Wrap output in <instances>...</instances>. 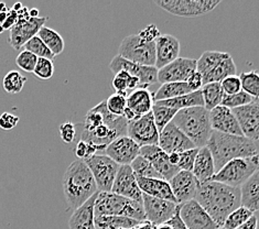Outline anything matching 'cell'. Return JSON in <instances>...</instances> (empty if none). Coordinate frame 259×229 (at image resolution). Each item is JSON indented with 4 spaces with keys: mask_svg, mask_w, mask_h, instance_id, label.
<instances>
[{
    "mask_svg": "<svg viewBox=\"0 0 259 229\" xmlns=\"http://www.w3.org/2000/svg\"><path fill=\"white\" fill-rule=\"evenodd\" d=\"M143 206L146 220L152 222L155 226L166 224L179 209L177 203L156 199L146 194H143Z\"/></svg>",
    "mask_w": 259,
    "mask_h": 229,
    "instance_id": "cell-12",
    "label": "cell"
},
{
    "mask_svg": "<svg viewBox=\"0 0 259 229\" xmlns=\"http://www.w3.org/2000/svg\"><path fill=\"white\" fill-rule=\"evenodd\" d=\"M112 193L143 204V192L139 188L137 177L131 165H120L115 178Z\"/></svg>",
    "mask_w": 259,
    "mask_h": 229,
    "instance_id": "cell-16",
    "label": "cell"
},
{
    "mask_svg": "<svg viewBox=\"0 0 259 229\" xmlns=\"http://www.w3.org/2000/svg\"><path fill=\"white\" fill-rule=\"evenodd\" d=\"M255 215L254 212L245 206H239L234 212H232L227 216V218L224 221V225L222 228L224 229H236L244 222L247 221L250 217Z\"/></svg>",
    "mask_w": 259,
    "mask_h": 229,
    "instance_id": "cell-40",
    "label": "cell"
},
{
    "mask_svg": "<svg viewBox=\"0 0 259 229\" xmlns=\"http://www.w3.org/2000/svg\"><path fill=\"white\" fill-rule=\"evenodd\" d=\"M206 147L212 153L217 172L234 159L259 156V142L244 135L212 131Z\"/></svg>",
    "mask_w": 259,
    "mask_h": 229,
    "instance_id": "cell-2",
    "label": "cell"
},
{
    "mask_svg": "<svg viewBox=\"0 0 259 229\" xmlns=\"http://www.w3.org/2000/svg\"><path fill=\"white\" fill-rule=\"evenodd\" d=\"M19 120V117L14 114L4 113L3 115H0V129L9 131V130L14 129L18 125Z\"/></svg>",
    "mask_w": 259,
    "mask_h": 229,
    "instance_id": "cell-51",
    "label": "cell"
},
{
    "mask_svg": "<svg viewBox=\"0 0 259 229\" xmlns=\"http://www.w3.org/2000/svg\"><path fill=\"white\" fill-rule=\"evenodd\" d=\"M155 105L153 94L148 88H138L127 97V107L124 117L127 121H132L152 111Z\"/></svg>",
    "mask_w": 259,
    "mask_h": 229,
    "instance_id": "cell-19",
    "label": "cell"
},
{
    "mask_svg": "<svg viewBox=\"0 0 259 229\" xmlns=\"http://www.w3.org/2000/svg\"><path fill=\"white\" fill-rule=\"evenodd\" d=\"M155 4L171 15L199 17L214 10L221 0H156Z\"/></svg>",
    "mask_w": 259,
    "mask_h": 229,
    "instance_id": "cell-10",
    "label": "cell"
},
{
    "mask_svg": "<svg viewBox=\"0 0 259 229\" xmlns=\"http://www.w3.org/2000/svg\"><path fill=\"white\" fill-rule=\"evenodd\" d=\"M197 152H199V148H194V149H190V150L179 153L180 159H179L178 169L180 171L192 172Z\"/></svg>",
    "mask_w": 259,
    "mask_h": 229,
    "instance_id": "cell-47",
    "label": "cell"
},
{
    "mask_svg": "<svg viewBox=\"0 0 259 229\" xmlns=\"http://www.w3.org/2000/svg\"><path fill=\"white\" fill-rule=\"evenodd\" d=\"M133 229H134V228H133Z\"/></svg>",
    "mask_w": 259,
    "mask_h": 229,
    "instance_id": "cell-60",
    "label": "cell"
},
{
    "mask_svg": "<svg viewBox=\"0 0 259 229\" xmlns=\"http://www.w3.org/2000/svg\"><path fill=\"white\" fill-rule=\"evenodd\" d=\"M196 71V60L188 58H178L172 63L165 65L158 71V82L184 83Z\"/></svg>",
    "mask_w": 259,
    "mask_h": 229,
    "instance_id": "cell-15",
    "label": "cell"
},
{
    "mask_svg": "<svg viewBox=\"0 0 259 229\" xmlns=\"http://www.w3.org/2000/svg\"><path fill=\"white\" fill-rule=\"evenodd\" d=\"M75 154L78 160L84 161L95 156V154H100V150H98V148L96 146L91 144V142L79 140L75 147Z\"/></svg>",
    "mask_w": 259,
    "mask_h": 229,
    "instance_id": "cell-48",
    "label": "cell"
},
{
    "mask_svg": "<svg viewBox=\"0 0 259 229\" xmlns=\"http://www.w3.org/2000/svg\"><path fill=\"white\" fill-rule=\"evenodd\" d=\"M33 74L40 79H45V80L50 79L54 74L53 61L49 59H42V58L38 59Z\"/></svg>",
    "mask_w": 259,
    "mask_h": 229,
    "instance_id": "cell-46",
    "label": "cell"
},
{
    "mask_svg": "<svg viewBox=\"0 0 259 229\" xmlns=\"http://www.w3.org/2000/svg\"><path fill=\"white\" fill-rule=\"evenodd\" d=\"M7 16H8V12H0V23H4L6 21Z\"/></svg>",
    "mask_w": 259,
    "mask_h": 229,
    "instance_id": "cell-57",
    "label": "cell"
},
{
    "mask_svg": "<svg viewBox=\"0 0 259 229\" xmlns=\"http://www.w3.org/2000/svg\"><path fill=\"white\" fill-rule=\"evenodd\" d=\"M203 101H204V107L211 111L212 109L221 106L223 102L224 91L221 87L220 83H209L205 84L202 87Z\"/></svg>",
    "mask_w": 259,
    "mask_h": 229,
    "instance_id": "cell-36",
    "label": "cell"
},
{
    "mask_svg": "<svg viewBox=\"0 0 259 229\" xmlns=\"http://www.w3.org/2000/svg\"><path fill=\"white\" fill-rule=\"evenodd\" d=\"M47 20L48 18L30 17L28 8L18 10V20L10 28L9 44L15 50H20L30 39L38 35L40 29L45 27Z\"/></svg>",
    "mask_w": 259,
    "mask_h": 229,
    "instance_id": "cell-7",
    "label": "cell"
},
{
    "mask_svg": "<svg viewBox=\"0 0 259 229\" xmlns=\"http://www.w3.org/2000/svg\"><path fill=\"white\" fill-rule=\"evenodd\" d=\"M140 156L149 161L160 176L168 182L180 171L170 163L169 154H166L159 146L141 147Z\"/></svg>",
    "mask_w": 259,
    "mask_h": 229,
    "instance_id": "cell-22",
    "label": "cell"
},
{
    "mask_svg": "<svg viewBox=\"0 0 259 229\" xmlns=\"http://www.w3.org/2000/svg\"><path fill=\"white\" fill-rule=\"evenodd\" d=\"M103 154L112 159L119 165H131L140 156V147L128 137L122 135L107 146Z\"/></svg>",
    "mask_w": 259,
    "mask_h": 229,
    "instance_id": "cell-17",
    "label": "cell"
},
{
    "mask_svg": "<svg viewBox=\"0 0 259 229\" xmlns=\"http://www.w3.org/2000/svg\"><path fill=\"white\" fill-rule=\"evenodd\" d=\"M240 83H242V90L247 93L254 100L259 98V72L249 71L243 72L239 75Z\"/></svg>",
    "mask_w": 259,
    "mask_h": 229,
    "instance_id": "cell-38",
    "label": "cell"
},
{
    "mask_svg": "<svg viewBox=\"0 0 259 229\" xmlns=\"http://www.w3.org/2000/svg\"><path fill=\"white\" fill-rule=\"evenodd\" d=\"M221 229H224V228H221Z\"/></svg>",
    "mask_w": 259,
    "mask_h": 229,
    "instance_id": "cell-59",
    "label": "cell"
},
{
    "mask_svg": "<svg viewBox=\"0 0 259 229\" xmlns=\"http://www.w3.org/2000/svg\"><path fill=\"white\" fill-rule=\"evenodd\" d=\"M156 104L162 105V106H166L177 110H182V109L192 108V107H204V101H203L202 90L192 91L190 93V94L174 98V100L157 102Z\"/></svg>",
    "mask_w": 259,
    "mask_h": 229,
    "instance_id": "cell-31",
    "label": "cell"
},
{
    "mask_svg": "<svg viewBox=\"0 0 259 229\" xmlns=\"http://www.w3.org/2000/svg\"><path fill=\"white\" fill-rule=\"evenodd\" d=\"M192 173L200 184L211 181L215 173H217L213 156L207 147L199 148V152L196 154Z\"/></svg>",
    "mask_w": 259,
    "mask_h": 229,
    "instance_id": "cell-27",
    "label": "cell"
},
{
    "mask_svg": "<svg viewBox=\"0 0 259 229\" xmlns=\"http://www.w3.org/2000/svg\"><path fill=\"white\" fill-rule=\"evenodd\" d=\"M140 221L120 216H95L96 229H133Z\"/></svg>",
    "mask_w": 259,
    "mask_h": 229,
    "instance_id": "cell-33",
    "label": "cell"
},
{
    "mask_svg": "<svg viewBox=\"0 0 259 229\" xmlns=\"http://www.w3.org/2000/svg\"><path fill=\"white\" fill-rule=\"evenodd\" d=\"M136 177H137V182L143 194L156 197V199L177 203L168 181H165L163 178H150L141 176Z\"/></svg>",
    "mask_w": 259,
    "mask_h": 229,
    "instance_id": "cell-25",
    "label": "cell"
},
{
    "mask_svg": "<svg viewBox=\"0 0 259 229\" xmlns=\"http://www.w3.org/2000/svg\"><path fill=\"white\" fill-rule=\"evenodd\" d=\"M259 170V156L234 159L215 173L211 181L220 182L232 188L240 189L249 177Z\"/></svg>",
    "mask_w": 259,
    "mask_h": 229,
    "instance_id": "cell-6",
    "label": "cell"
},
{
    "mask_svg": "<svg viewBox=\"0 0 259 229\" xmlns=\"http://www.w3.org/2000/svg\"><path fill=\"white\" fill-rule=\"evenodd\" d=\"M158 146L166 153L183 152L194 149L195 146L174 122H170L159 134Z\"/></svg>",
    "mask_w": 259,
    "mask_h": 229,
    "instance_id": "cell-18",
    "label": "cell"
},
{
    "mask_svg": "<svg viewBox=\"0 0 259 229\" xmlns=\"http://www.w3.org/2000/svg\"><path fill=\"white\" fill-rule=\"evenodd\" d=\"M60 137L64 144H72L76 138V127L71 121H65L60 126Z\"/></svg>",
    "mask_w": 259,
    "mask_h": 229,
    "instance_id": "cell-50",
    "label": "cell"
},
{
    "mask_svg": "<svg viewBox=\"0 0 259 229\" xmlns=\"http://www.w3.org/2000/svg\"><path fill=\"white\" fill-rule=\"evenodd\" d=\"M209 120L213 131L227 134L243 135L242 129L239 127L236 116L233 110L225 106H218L209 111Z\"/></svg>",
    "mask_w": 259,
    "mask_h": 229,
    "instance_id": "cell-23",
    "label": "cell"
},
{
    "mask_svg": "<svg viewBox=\"0 0 259 229\" xmlns=\"http://www.w3.org/2000/svg\"><path fill=\"white\" fill-rule=\"evenodd\" d=\"M138 35L146 42H155L161 35V33H160L156 24H149L144 30H141Z\"/></svg>",
    "mask_w": 259,
    "mask_h": 229,
    "instance_id": "cell-52",
    "label": "cell"
},
{
    "mask_svg": "<svg viewBox=\"0 0 259 229\" xmlns=\"http://www.w3.org/2000/svg\"><path fill=\"white\" fill-rule=\"evenodd\" d=\"M180 205H179V209L178 212L175 214L174 217H172L168 222H166V225L170 226L171 229H188L187 225L184 224V221L182 220L181 216H180Z\"/></svg>",
    "mask_w": 259,
    "mask_h": 229,
    "instance_id": "cell-54",
    "label": "cell"
},
{
    "mask_svg": "<svg viewBox=\"0 0 259 229\" xmlns=\"http://www.w3.org/2000/svg\"><path fill=\"white\" fill-rule=\"evenodd\" d=\"M169 184L171 187L172 193H174L176 197L177 203L179 205H181V204L194 200L200 183L197 182V179L193 175L192 172L179 171L170 179Z\"/></svg>",
    "mask_w": 259,
    "mask_h": 229,
    "instance_id": "cell-21",
    "label": "cell"
},
{
    "mask_svg": "<svg viewBox=\"0 0 259 229\" xmlns=\"http://www.w3.org/2000/svg\"><path fill=\"white\" fill-rule=\"evenodd\" d=\"M237 66L234 62L232 55L226 58L221 62L220 64L214 67L213 70L206 73L205 75H203V82L205 84L209 83H221L222 80L225 79L228 76L236 75Z\"/></svg>",
    "mask_w": 259,
    "mask_h": 229,
    "instance_id": "cell-29",
    "label": "cell"
},
{
    "mask_svg": "<svg viewBox=\"0 0 259 229\" xmlns=\"http://www.w3.org/2000/svg\"><path fill=\"white\" fill-rule=\"evenodd\" d=\"M242 206L247 207L251 212L259 210V170L252 174L247 182L240 188Z\"/></svg>",
    "mask_w": 259,
    "mask_h": 229,
    "instance_id": "cell-28",
    "label": "cell"
},
{
    "mask_svg": "<svg viewBox=\"0 0 259 229\" xmlns=\"http://www.w3.org/2000/svg\"><path fill=\"white\" fill-rule=\"evenodd\" d=\"M38 58L29 51H21L16 58V64L19 69L27 73H33Z\"/></svg>",
    "mask_w": 259,
    "mask_h": 229,
    "instance_id": "cell-45",
    "label": "cell"
},
{
    "mask_svg": "<svg viewBox=\"0 0 259 229\" xmlns=\"http://www.w3.org/2000/svg\"><path fill=\"white\" fill-rule=\"evenodd\" d=\"M62 189L67 205L73 210L98 193L94 176L83 160H76L69 165L62 178Z\"/></svg>",
    "mask_w": 259,
    "mask_h": 229,
    "instance_id": "cell-3",
    "label": "cell"
},
{
    "mask_svg": "<svg viewBox=\"0 0 259 229\" xmlns=\"http://www.w3.org/2000/svg\"><path fill=\"white\" fill-rule=\"evenodd\" d=\"M157 229H171V227H170V226H168L166 224H163V225L157 226Z\"/></svg>",
    "mask_w": 259,
    "mask_h": 229,
    "instance_id": "cell-58",
    "label": "cell"
},
{
    "mask_svg": "<svg viewBox=\"0 0 259 229\" xmlns=\"http://www.w3.org/2000/svg\"><path fill=\"white\" fill-rule=\"evenodd\" d=\"M180 216L188 229H221L195 200L180 205Z\"/></svg>",
    "mask_w": 259,
    "mask_h": 229,
    "instance_id": "cell-14",
    "label": "cell"
},
{
    "mask_svg": "<svg viewBox=\"0 0 259 229\" xmlns=\"http://www.w3.org/2000/svg\"><path fill=\"white\" fill-rule=\"evenodd\" d=\"M84 162L94 176L98 192H112L120 165L105 154H95Z\"/></svg>",
    "mask_w": 259,
    "mask_h": 229,
    "instance_id": "cell-9",
    "label": "cell"
},
{
    "mask_svg": "<svg viewBox=\"0 0 259 229\" xmlns=\"http://www.w3.org/2000/svg\"><path fill=\"white\" fill-rule=\"evenodd\" d=\"M113 88L115 89L116 94L128 97L132 91L138 88H148V86L144 85L137 77L132 76L129 73L120 71L115 74L113 79Z\"/></svg>",
    "mask_w": 259,
    "mask_h": 229,
    "instance_id": "cell-30",
    "label": "cell"
},
{
    "mask_svg": "<svg viewBox=\"0 0 259 229\" xmlns=\"http://www.w3.org/2000/svg\"><path fill=\"white\" fill-rule=\"evenodd\" d=\"M118 55L134 63L155 66L156 65V43L146 42L138 34H131L121 41Z\"/></svg>",
    "mask_w": 259,
    "mask_h": 229,
    "instance_id": "cell-8",
    "label": "cell"
},
{
    "mask_svg": "<svg viewBox=\"0 0 259 229\" xmlns=\"http://www.w3.org/2000/svg\"><path fill=\"white\" fill-rule=\"evenodd\" d=\"M159 130L156 126L152 111L139 118L128 121L127 135L140 148L145 146H158Z\"/></svg>",
    "mask_w": 259,
    "mask_h": 229,
    "instance_id": "cell-11",
    "label": "cell"
},
{
    "mask_svg": "<svg viewBox=\"0 0 259 229\" xmlns=\"http://www.w3.org/2000/svg\"><path fill=\"white\" fill-rule=\"evenodd\" d=\"M27 83V77L18 71H10L3 79L4 89L9 94H19Z\"/></svg>",
    "mask_w": 259,
    "mask_h": 229,
    "instance_id": "cell-39",
    "label": "cell"
},
{
    "mask_svg": "<svg viewBox=\"0 0 259 229\" xmlns=\"http://www.w3.org/2000/svg\"><path fill=\"white\" fill-rule=\"evenodd\" d=\"M134 229H157V226H155L152 222L148 221V220H144L140 221L139 224L136 226Z\"/></svg>",
    "mask_w": 259,
    "mask_h": 229,
    "instance_id": "cell-56",
    "label": "cell"
},
{
    "mask_svg": "<svg viewBox=\"0 0 259 229\" xmlns=\"http://www.w3.org/2000/svg\"><path fill=\"white\" fill-rule=\"evenodd\" d=\"M243 135L259 142V102H252L246 106L233 109Z\"/></svg>",
    "mask_w": 259,
    "mask_h": 229,
    "instance_id": "cell-20",
    "label": "cell"
},
{
    "mask_svg": "<svg viewBox=\"0 0 259 229\" xmlns=\"http://www.w3.org/2000/svg\"><path fill=\"white\" fill-rule=\"evenodd\" d=\"M94 210L95 216H120L138 221L146 220L143 204L112 192H98Z\"/></svg>",
    "mask_w": 259,
    "mask_h": 229,
    "instance_id": "cell-5",
    "label": "cell"
},
{
    "mask_svg": "<svg viewBox=\"0 0 259 229\" xmlns=\"http://www.w3.org/2000/svg\"><path fill=\"white\" fill-rule=\"evenodd\" d=\"M187 83L189 85L190 89L192 91H197L201 90L203 86H204V82H203V76L202 74L199 73L197 71H195L192 75L189 77V79L187 80Z\"/></svg>",
    "mask_w": 259,
    "mask_h": 229,
    "instance_id": "cell-53",
    "label": "cell"
},
{
    "mask_svg": "<svg viewBox=\"0 0 259 229\" xmlns=\"http://www.w3.org/2000/svg\"><path fill=\"white\" fill-rule=\"evenodd\" d=\"M98 193L86 202L81 207L73 210L69 220L70 229H96L95 228V201Z\"/></svg>",
    "mask_w": 259,
    "mask_h": 229,
    "instance_id": "cell-26",
    "label": "cell"
},
{
    "mask_svg": "<svg viewBox=\"0 0 259 229\" xmlns=\"http://www.w3.org/2000/svg\"><path fill=\"white\" fill-rule=\"evenodd\" d=\"M257 227H258V219L254 215L252 217H250L247 221L244 222L243 225H240L236 229H257Z\"/></svg>",
    "mask_w": 259,
    "mask_h": 229,
    "instance_id": "cell-55",
    "label": "cell"
},
{
    "mask_svg": "<svg viewBox=\"0 0 259 229\" xmlns=\"http://www.w3.org/2000/svg\"><path fill=\"white\" fill-rule=\"evenodd\" d=\"M106 107L110 114L114 116L122 117L125 114V110L127 107V97L120 94H113L110 95L106 101Z\"/></svg>",
    "mask_w": 259,
    "mask_h": 229,
    "instance_id": "cell-44",
    "label": "cell"
},
{
    "mask_svg": "<svg viewBox=\"0 0 259 229\" xmlns=\"http://www.w3.org/2000/svg\"><path fill=\"white\" fill-rule=\"evenodd\" d=\"M132 169L136 176L141 177H150V178H162L159 173L153 168L152 164L147 159L141 156L135 159L134 162L131 164Z\"/></svg>",
    "mask_w": 259,
    "mask_h": 229,
    "instance_id": "cell-41",
    "label": "cell"
},
{
    "mask_svg": "<svg viewBox=\"0 0 259 229\" xmlns=\"http://www.w3.org/2000/svg\"><path fill=\"white\" fill-rule=\"evenodd\" d=\"M109 69L114 74H117L120 71H125L131 74L132 76L137 77L146 86H149L158 82L159 70L156 66H147L134 63V62L121 58L118 54L110 62Z\"/></svg>",
    "mask_w": 259,
    "mask_h": 229,
    "instance_id": "cell-13",
    "label": "cell"
},
{
    "mask_svg": "<svg viewBox=\"0 0 259 229\" xmlns=\"http://www.w3.org/2000/svg\"><path fill=\"white\" fill-rule=\"evenodd\" d=\"M178 111L179 110L177 109L162 106V105L155 103V105H153L152 107V115H153V118H155V122L159 132H161L170 122H172Z\"/></svg>",
    "mask_w": 259,
    "mask_h": 229,
    "instance_id": "cell-37",
    "label": "cell"
},
{
    "mask_svg": "<svg viewBox=\"0 0 259 229\" xmlns=\"http://www.w3.org/2000/svg\"><path fill=\"white\" fill-rule=\"evenodd\" d=\"M156 43V67L162 69L176 61L180 54V42L171 34H161L155 41Z\"/></svg>",
    "mask_w": 259,
    "mask_h": 229,
    "instance_id": "cell-24",
    "label": "cell"
},
{
    "mask_svg": "<svg viewBox=\"0 0 259 229\" xmlns=\"http://www.w3.org/2000/svg\"><path fill=\"white\" fill-rule=\"evenodd\" d=\"M220 84L225 95H234L242 91V83H240V78L237 75L228 76L222 80Z\"/></svg>",
    "mask_w": 259,
    "mask_h": 229,
    "instance_id": "cell-49",
    "label": "cell"
},
{
    "mask_svg": "<svg viewBox=\"0 0 259 229\" xmlns=\"http://www.w3.org/2000/svg\"><path fill=\"white\" fill-rule=\"evenodd\" d=\"M230 53L221 52V51H205L203 52L199 60H196V71L205 75L215 66L220 64L222 61L230 57Z\"/></svg>",
    "mask_w": 259,
    "mask_h": 229,
    "instance_id": "cell-34",
    "label": "cell"
},
{
    "mask_svg": "<svg viewBox=\"0 0 259 229\" xmlns=\"http://www.w3.org/2000/svg\"><path fill=\"white\" fill-rule=\"evenodd\" d=\"M38 36L45 42V44L55 57L64 51V40L62 38V35L57 32L55 30L49 27H42L39 31Z\"/></svg>",
    "mask_w": 259,
    "mask_h": 229,
    "instance_id": "cell-35",
    "label": "cell"
},
{
    "mask_svg": "<svg viewBox=\"0 0 259 229\" xmlns=\"http://www.w3.org/2000/svg\"><path fill=\"white\" fill-rule=\"evenodd\" d=\"M172 122L193 142L195 148L206 147L213 129L209 111L205 107L179 110Z\"/></svg>",
    "mask_w": 259,
    "mask_h": 229,
    "instance_id": "cell-4",
    "label": "cell"
},
{
    "mask_svg": "<svg viewBox=\"0 0 259 229\" xmlns=\"http://www.w3.org/2000/svg\"><path fill=\"white\" fill-rule=\"evenodd\" d=\"M252 102H255L254 98L249 96L247 93L242 90L234 95H225L224 94L223 102H222V106H225V107L233 110V109L246 106V105H249Z\"/></svg>",
    "mask_w": 259,
    "mask_h": 229,
    "instance_id": "cell-43",
    "label": "cell"
},
{
    "mask_svg": "<svg viewBox=\"0 0 259 229\" xmlns=\"http://www.w3.org/2000/svg\"><path fill=\"white\" fill-rule=\"evenodd\" d=\"M194 200L220 227H223L228 215L242 206L240 189L215 181L199 184Z\"/></svg>",
    "mask_w": 259,
    "mask_h": 229,
    "instance_id": "cell-1",
    "label": "cell"
},
{
    "mask_svg": "<svg viewBox=\"0 0 259 229\" xmlns=\"http://www.w3.org/2000/svg\"><path fill=\"white\" fill-rule=\"evenodd\" d=\"M23 49L24 51H29L34 54L38 59L42 58L53 61L55 58V55L49 50L48 47L45 44V42H43L38 35L33 36L32 39H30L26 44H24Z\"/></svg>",
    "mask_w": 259,
    "mask_h": 229,
    "instance_id": "cell-42",
    "label": "cell"
},
{
    "mask_svg": "<svg viewBox=\"0 0 259 229\" xmlns=\"http://www.w3.org/2000/svg\"><path fill=\"white\" fill-rule=\"evenodd\" d=\"M190 93H192V90L190 89L187 82L165 83L160 86L158 90L156 91V94L153 95V101H155V103H157V102L174 100V98L190 94Z\"/></svg>",
    "mask_w": 259,
    "mask_h": 229,
    "instance_id": "cell-32",
    "label": "cell"
}]
</instances>
